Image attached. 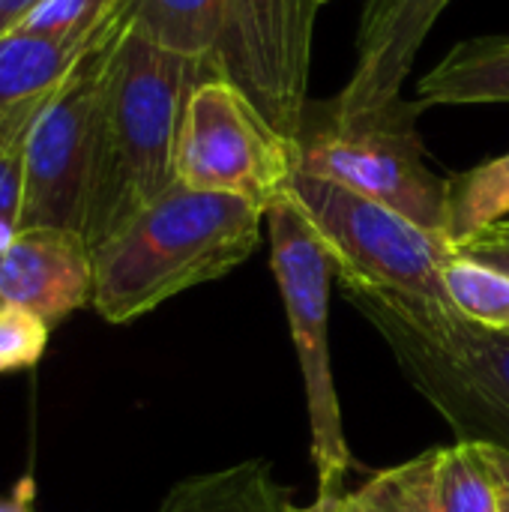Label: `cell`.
Returning a JSON list of instances; mask_svg holds the SVG:
<instances>
[{
    "mask_svg": "<svg viewBox=\"0 0 509 512\" xmlns=\"http://www.w3.org/2000/svg\"><path fill=\"white\" fill-rule=\"evenodd\" d=\"M441 447L378 471L357 492L342 495V512H441Z\"/></svg>",
    "mask_w": 509,
    "mask_h": 512,
    "instance_id": "cell-17",
    "label": "cell"
},
{
    "mask_svg": "<svg viewBox=\"0 0 509 512\" xmlns=\"http://www.w3.org/2000/svg\"><path fill=\"white\" fill-rule=\"evenodd\" d=\"M264 219L270 228L273 273L282 291L291 339L306 381L318 495L342 492L345 474L351 471L354 459L342 429V408L333 384L330 339H327L330 279L336 276V264L291 192L276 198L267 207Z\"/></svg>",
    "mask_w": 509,
    "mask_h": 512,
    "instance_id": "cell-5",
    "label": "cell"
},
{
    "mask_svg": "<svg viewBox=\"0 0 509 512\" xmlns=\"http://www.w3.org/2000/svg\"><path fill=\"white\" fill-rule=\"evenodd\" d=\"M321 0H225L216 72L288 138L306 120L312 30Z\"/></svg>",
    "mask_w": 509,
    "mask_h": 512,
    "instance_id": "cell-9",
    "label": "cell"
},
{
    "mask_svg": "<svg viewBox=\"0 0 509 512\" xmlns=\"http://www.w3.org/2000/svg\"><path fill=\"white\" fill-rule=\"evenodd\" d=\"M447 195V240L453 246H462L480 231L509 219V153L447 177Z\"/></svg>",
    "mask_w": 509,
    "mask_h": 512,
    "instance_id": "cell-16",
    "label": "cell"
},
{
    "mask_svg": "<svg viewBox=\"0 0 509 512\" xmlns=\"http://www.w3.org/2000/svg\"><path fill=\"white\" fill-rule=\"evenodd\" d=\"M450 0H366L357 63L333 102L330 120H354L402 102L417 54Z\"/></svg>",
    "mask_w": 509,
    "mask_h": 512,
    "instance_id": "cell-10",
    "label": "cell"
},
{
    "mask_svg": "<svg viewBox=\"0 0 509 512\" xmlns=\"http://www.w3.org/2000/svg\"><path fill=\"white\" fill-rule=\"evenodd\" d=\"M291 492L276 480L270 462H240L180 483L162 512H285Z\"/></svg>",
    "mask_w": 509,
    "mask_h": 512,
    "instance_id": "cell-15",
    "label": "cell"
},
{
    "mask_svg": "<svg viewBox=\"0 0 509 512\" xmlns=\"http://www.w3.org/2000/svg\"><path fill=\"white\" fill-rule=\"evenodd\" d=\"M33 510V483L21 480L12 498H0V512H30Z\"/></svg>",
    "mask_w": 509,
    "mask_h": 512,
    "instance_id": "cell-26",
    "label": "cell"
},
{
    "mask_svg": "<svg viewBox=\"0 0 509 512\" xmlns=\"http://www.w3.org/2000/svg\"><path fill=\"white\" fill-rule=\"evenodd\" d=\"M438 495L441 512H498L495 480L480 444L456 441L453 447H441Z\"/></svg>",
    "mask_w": 509,
    "mask_h": 512,
    "instance_id": "cell-20",
    "label": "cell"
},
{
    "mask_svg": "<svg viewBox=\"0 0 509 512\" xmlns=\"http://www.w3.org/2000/svg\"><path fill=\"white\" fill-rule=\"evenodd\" d=\"M456 252H462L468 258H477L483 264H492V267H498L501 273L509 276V219L480 231L468 243L456 246Z\"/></svg>",
    "mask_w": 509,
    "mask_h": 512,
    "instance_id": "cell-23",
    "label": "cell"
},
{
    "mask_svg": "<svg viewBox=\"0 0 509 512\" xmlns=\"http://www.w3.org/2000/svg\"><path fill=\"white\" fill-rule=\"evenodd\" d=\"M417 111V102L402 99L393 108L354 120H327L321 129L297 138V168L333 180L447 237V177L426 165L423 144L414 132Z\"/></svg>",
    "mask_w": 509,
    "mask_h": 512,
    "instance_id": "cell-6",
    "label": "cell"
},
{
    "mask_svg": "<svg viewBox=\"0 0 509 512\" xmlns=\"http://www.w3.org/2000/svg\"><path fill=\"white\" fill-rule=\"evenodd\" d=\"M117 15L147 42L216 66L225 0H120Z\"/></svg>",
    "mask_w": 509,
    "mask_h": 512,
    "instance_id": "cell-14",
    "label": "cell"
},
{
    "mask_svg": "<svg viewBox=\"0 0 509 512\" xmlns=\"http://www.w3.org/2000/svg\"><path fill=\"white\" fill-rule=\"evenodd\" d=\"M342 495H345V492H327V495H318L309 507H297V504L291 501L285 512H342Z\"/></svg>",
    "mask_w": 509,
    "mask_h": 512,
    "instance_id": "cell-27",
    "label": "cell"
},
{
    "mask_svg": "<svg viewBox=\"0 0 509 512\" xmlns=\"http://www.w3.org/2000/svg\"><path fill=\"white\" fill-rule=\"evenodd\" d=\"M345 297L381 333L402 375L459 441L509 453V330L396 294L345 288Z\"/></svg>",
    "mask_w": 509,
    "mask_h": 512,
    "instance_id": "cell-3",
    "label": "cell"
},
{
    "mask_svg": "<svg viewBox=\"0 0 509 512\" xmlns=\"http://www.w3.org/2000/svg\"><path fill=\"white\" fill-rule=\"evenodd\" d=\"M45 99H33L0 111V246L18 234L21 195H24V147Z\"/></svg>",
    "mask_w": 509,
    "mask_h": 512,
    "instance_id": "cell-19",
    "label": "cell"
},
{
    "mask_svg": "<svg viewBox=\"0 0 509 512\" xmlns=\"http://www.w3.org/2000/svg\"><path fill=\"white\" fill-rule=\"evenodd\" d=\"M264 210L225 192L174 183L114 237L93 249L90 306L129 324L159 303L222 279L261 243Z\"/></svg>",
    "mask_w": 509,
    "mask_h": 512,
    "instance_id": "cell-2",
    "label": "cell"
},
{
    "mask_svg": "<svg viewBox=\"0 0 509 512\" xmlns=\"http://www.w3.org/2000/svg\"><path fill=\"white\" fill-rule=\"evenodd\" d=\"M321 3H327V0H321Z\"/></svg>",
    "mask_w": 509,
    "mask_h": 512,
    "instance_id": "cell-28",
    "label": "cell"
},
{
    "mask_svg": "<svg viewBox=\"0 0 509 512\" xmlns=\"http://www.w3.org/2000/svg\"><path fill=\"white\" fill-rule=\"evenodd\" d=\"M444 285L453 306L474 324L509 330V276L492 264L456 252L444 264Z\"/></svg>",
    "mask_w": 509,
    "mask_h": 512,
    "instance_id": "cell-18",
    "label": "cell"
},
{
    "mask_svg": "<svg viewBox=\"0 0 509 512\" xmlns=\"http://www.w3.org/2000/svg\"><path fill=\"white\" fill-rule=\"evenodd\" d=\"M288 192L324 240L342 288L396 294L429 309H456L444 285V264L456 255L447 237L300 168Z\"/></svg>",
    "mask_w": 509,
    "mask_h": 512,
    "instance_id": "cell-4",
    "label": "cell"
},
{
    "mask_svg": "<svg viewBox=\"0 0 509 512\" xmlns=\"http://www.w3.org/2000/svg\"><path fill=\"white\" fill-rule=\"evenodd\" d=\"M39 0H0V39L12 33Z\"/></svg>",
    "mask_w": 509,
    "mask_h": 512,
    "instance_id": "cell-25",
    "label": "cell"
},
{
    "mask_svg": "<svg viewBox=\"0 0 509 512\" xmlns=\"http://www.w3.org/2000/svg\"><path fill=\"white\" fill-rule=\"evenodd\" d=\"M483 447V459L489 465V474L495 480V495H498V512H509V453L480 444Z\"/></svg>",
    "mask_w": 509,
    "mask_h": 512,
    "instance_id": "cell-24",
    "label": "cell"
},
{
    "mask_svg": "<svg viewBox=\"0 0 509 512\" xmlns=\"http://www.w3.org/2000/svg\"><path fill=\"white\" fill-rule=\"evenodd\" d=\"M117 3L120 0H39L15 30L60 39L96 36L117 12Z\"/></svg>",
    "mask_w": 509,
    "mask_h": 512,
    "instance_id": "cell-21",
    "label": "cell"
},
{
    "mask_svg": "<svg viewBox=\"0 0 509 512\" xmlns=\"http://www.w3.org/2000/svg\"><path fill=\"white\" fill-rule=\"evenodd\" d=\"M48 345V324L33 312L0 303V372H21L42 360Z\"/></svg>",
    "mask_w": 509,
    "mask_h": 512,
    "instance_id": "cell-22",
    "label": "cell"
},
{
    "mask_svg": "<svg viewBox=\"0 0 509 512\" xmlns=\"http://www.w3.org/2000/svg\"><path fill=\"white\" fill-rule=\"evenodd\" d=\"M123 30L126 27L114 12L105 36L42 105L24 147V195L18 231L63 228L81 234L93 171L102 78Z\"/></svg>",
    "mask_w": 509,
    "mask_h": 512,
    "instance_id": "cell-8",
    "label": "cell"
},
{
    "mask_svg": "<svg viewBox=\"0 0 509 512\" xmlns=\"http://www.w3.org/2000/svg\"><path fill=\"white\" fill-rule=\"evenodd\" d=\"M207 60L165 51L123 30L102 78L93 171L81 237L90 252L177 183L174 153L189 93L213 75Z\"/></svg>",
    "mask_w": 509,
    "mask_h": 512,
    "instance_id": "cell-1",
    "label": "cell"
},
{
    "mask_svg": "<svg viewBox=\"0 0 509 512\" xmlns=\"http://www.w3.org/2000/svg\"><path fill=\"white\" fill-rule=\"evenodd\" d=\"M300 165V147L225 75H207L186 99L174 171L177 183L225 192L267 207L282 198Z\"/></svg>",
    "mask_w": 509,
    "mask_h": 512,
    "instance_id": "cell-7",
    "label": "cell"
},
{
    "mask_svg": "<svg viewBox=\"0 0 509 512\" xmlns=\"http://www.w3.org/2000/svg\"><path fill=\"white\" fill-rule=\"evenodd\" d=\"M111 18L96 36L60 39L21 30L6 33L0 39V111L51 96L84 60V54L105 36Z\"/></svg>",
    "mask_w": 509,
    "mask_h": 512,
    "instance_id": "cell-12",
    "label": "cell"
},
{
    "mask_svg": "<svg viewBox=\"0 0 509 512\" xmlns=\"http://www.w3.org/2000/svg\"><path fill=\"white\" fill-rule=\"evenodd\" d=\"M93 300V252L78 231L30 228L0 246V303L48 327Z\"/></svg>",
    "mask_w": 509,
    "mask_h": 512,
    "instance_id": "cell-11",
    "label": "cell"
},
{
    "mask_svg": "<svg viewBox=\"0 0 509 512\" xmlns=\"http://www.w3.org/2000/svg\"><path fill=\"white\" fill-rule=\"evenodd\" d=\"M509 102V36H477L453 45L417 84V105Z\"/></svg>",
    "mask_w": 509,
    "mask_h": 512,
    "instance_id": "cell-13",
    "label": "cell"
}]
</instances>
